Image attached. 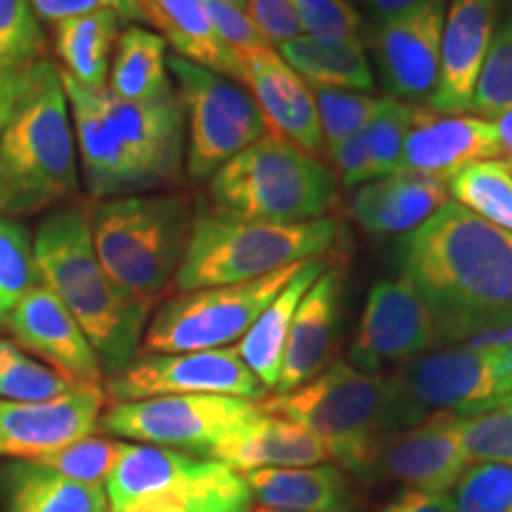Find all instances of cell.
Returning <instances> with one entry per match:
<instances>
[{
  "label": "cell",
  "mask_w": 512,
  "mask_h": 512,
  "mask_svg": "<svg viewBox=\"0 0 512 512\" xmlns=\"http://www.w3.org/2000/svg\"><path fill=\"white\" fill-rule=\"evenodd\" d=\"M437 323L439 344L512 332V233L446 202L396 256Z\"/></svg>",
  "instance_id": "1"
},
{
  "label": "cell",
  "mask_w": 512,
  "mask_h": 512,
  "mask_svg": "<svg viewBox=\"0 0 512 512\" xmlns=\"http://www.w3.org/2000/svg\"><path fill=\"white\" fill-rule=\"evenodd\" d=\"M60 74L83 181L95 200L181 181L185 119L174 86L150 100H121L107 88L93 91Z\"/></svg>",
  "instance_id": "2"
},
{
  "label": "cell",
  "mask_w": 512,
  "mask_h": 512,
  "mask_svg": "<svg viewBox=\"0 0 512 512\" xmlns=\"http://www.w3.org/2000/svg\"><path fill=\"white\" fill-rule=\"evenodd\" d=\"M31 242L41 283L72 313L98 354L102 373L124 370L138 354L152 304L121 290L102 268L86 211H50Z\"/></svg>",
  "instance_id": "3"
},
{
  "label": "cell",
  "mask_w": 512,
  "mask_h": 512,
  "mask_svg": "<svg viewBox=\"0 0 512 512\" xmlns=\"http://www.w3.org/2000/svg\"><path fill=\"white\" fill-rule=\"evenodd\" d=\"M79 190L76 136L62 74L46 57L22 69L0 133V214L29 216Z\"/></svg>",
  "instance_id": "4"
},
{
  "label": "cell",
  "mask_w": 512,
  "mask_h": 512,
  "mask_svg": "<svg viewBox=\"0 0 512 512\" xmlns=\"http://www.w3.org/2000/svg\"><path fill=\"white\" fill-rule=\"evenodd\" d=\"M339 238L337 223L316 219L306 223H268L202 209L192 228L174 283L181 292L238 285L264 278L299 261L320 259Z\"/></svg>",
  "instance_id": "5"
},
{
  "label": "cell",
  "mask_w": 512,
  "mask_h": 512,
  "mask_svg": "<svg viewBox=\"0 0 512 512\" xmlns=\"http://www.w3.org/2000/svg\"><path fill=\"white\" fill-rule=\"evenodd\" d=\"M259 408L306 427L325 446L328 458L363 479L382 441L396 434L392 380L344 361L332 363L292 392L273 394Z\"/></svg>",
  "instance_id": "6"
},
{
  "label": "cell",
  "mask_w": 512,
  "mask_h": 512,
  "mask_svg": "<svg viewBox=\"0 0 512 512\" xmlns=\"http://www.w3.org/2000/svg\"><path fill=\"white\" fill-rule=\"evenodd\" d=\"M185 195H124L95 204L93 247L121 290L152 304L176 278L192 228Z\"/></svg>",
  "instance_id": "7"
},
{
  "label": "cell",
  "mask_w": 512,
  "mask_h": 512,
  "mask_svg": "<svg viewBox=\"0 0 512 512\" xmlns=\"http://www.w3.org/2000/svg\"><path fill=\"white\" fill-rule=\"evenodd\" d=\"M214 207L268 223L325 219L335 204V176L318 157L266 131L209 178Z\"/></svg>",
  "instance_id": "8"
},
{
  "label": "cell",
  "mask_w": 512,
  "mask_h": 512,
  "mask_svg": "<svg viewBox=\"0 0 512 512\" xmlns=\"http://www.w3.org/2000/svg\"><path fill=\"white\" fill-rule=\"evenodd\" d=\"M176 95L188 121L185 171L195 183L209 181L228 159L240 155L268 131L261 110L245 86L200 64L171 55Z\"/></svg>",
  "instance_id": "9"
},
{
  "label": "cell",
  "mask_w": 512,
  "mask_h": 512,
  "mask_svg": "<svg viewBox=\"0 0 512 512\" xmlns=\"http://www.w3.org/2000/svg\"><path fill=\"white\" fill-rule=\"evenodd\" d=\"M299 266L302 261L247 283L181 292L145 328V354H188L240 342Z\"/></svg>",
  "instance_id": "10"
},
{
  "label": "cell",
  "mask_w": 512,
  "mask_h": 512,
  "mask_svg": "<svg viewBox=\"0 0 512 512\" xmlns=\"http://www.w3.org/2000/svg\"><path fill=\"white\" fill-rule=\"evenodd\" d=\"M394 430L403 432L439 413L479 415L501 408L494 347H460L422 354L389 375Z\"/></svg>",
  "instance_id": "11"
},
{
  "label": "cell",
  "mask_w": 512,
  "mask_h": 512,
  "mask_svg": "<svg viewBox=\"0 0 512 512\" xmlns=\"http://www.w3.org/2000/svg\"><path fill=\"white\" fill-rule=\"evenodd\" d=\"M259 413V403L238 396H155L114 403L100 418V427L107 434L140 444L188 448L207 456L211 448Z\"/></svg>",
  "instance_id": "12"
},
{
  "label": "cell",
  "mask_w": 512,
  "mask_h": 512,
  "mask_svg": "<svg viewBox=\"0 0 512 512\" xmlns=\"http://www.w3.org/2000/svg\"><path fill=\"white\" fill-rule=\"evenodd\" d=\"M107 394L114 401H140L155 396L216 394L256 401L264 384L240 361L235 349L188 351V354H143L124 370L110 375Z\"/></svg>",
  "instance_id": "13"
},
{
  "label": "cell",
  "mask_w": 512,
  "mask_h": 512,
  "mask_svg": "<svg viewBox=\"0 0 512 512\" xmlns=\"http://www.w3.org/2000/svg\"><path fill=\"white\" fill-rule=\"evenodd\" d=\"M439 344L430 306L406 278L380 280L368 294L366 309L351 342V366L380 375L403 366Z\"/></svg>",
  "instance_id": "14"
},
{
  "label": "cell",
  "mask_w": 512,
  "mask_h": 512,
  "mask_svg": "<svg viewBox=\"0 0 512 512\" xmlns=\"http://www.w3.org/2000/svg\"><path fill=\"white\" fill-rule=\"evenodd\" d=\"M463 415L439 413L382 441L366 479L399 482L403 491L446 496L467 470L460 444Z\"/></svg>",
  "instance_id": "15"
},
{
  "label": "cell",
  "mask_w": 512,
  "mask_h": 512,
  "mask_svg": "<svg viewBox=\"0 0 512 512\" xmlns=\"http://www.w3.org/2000/svg\"><path fill=\"white\" fill-rule=\"evenodd\" d=\"M501 10L503 0H451L446 5L439 81L430 98L432 112L465 114L472 110Z\"/></svg>",
  "instance_id": "16"
},
{
  "label": "cell",
  "mask_w": 512,
  "mask_h": 512,
  "mask_svg": "<svg viewBox=\"0 0 512 512\" xmlns=\"http://www.w3.org/2000/svg\"><path fill=\"white\" fill-rule=\"evenodd\" d=\"M102 403L100 384H79L53 401H0V456L36 460L91 437Z\"/></svg>",
  "instance_id": "17"
},
{
  "label": "cell",
  "mask_w": 512,
  "mask_h": 512,
  "mask_svg": "<svg viewBox=\"0 0 512 512\" xmlns=\"http://www.w3.org/2000/svg\"><path fill=\"white\" fill-rule=\"evenodd\" d=\"M444 15L446 0H427L377 22V60L396 98L430 100L437 91Z\"/></svg>",
  "instance_id": "18"
},
{
  "label": "cell",
  "mask_w": 512,
  "mask_h": 512,
  "mask_svg": "<svg viewBox=\"0 0 512 512\" xmlns=\"http://www.w3.org/2000/svg\"><path fill=\"white\" fill-rule=\"evenodd\" d=\"M24 349L46 358L50 368L76 384H100L102 366L72 313L46 285H36L5 318Z\"/></svg>",
  "instance_id": "19"
},
{
  "label": "cell",
  "mask_w": 512,
  "mask_h": 512,
  "mask_svg": "<svg viewBox=\"0 0 512 512\" xmlns=\"http://www.w3.org/2000/svg\"><path fill=\"white\" fill-rule=\"evenodd\" d=\"M238 83L254 98L268 131L302 147L311 157L325 155L311 86L280 57L278 50L240 57Z\"/></svg>",
  "instance_id": "20"
},
{
  "label": "cell",
  "mask_w": 512,
  "mask_h": 512,
  "mask_svg": "<svg viewBox=\"0 0 512 512\" xmlns=\"http://www.w3.org/2000/svg\"><path fill=\"white\" fill-rule=\"evenodd\" d=\"M501 157L491 119L439 114L415 107L413 126L403 145L401 171L448 181L467 164Z\"/></svg>",
  "instance_id": "21"
},
{
  "label": "cell",
  "mask_w": 512,
  "mask_h": 512,
  "mask_svg": "<svg viewBox=\"0 0 512 512\" xmlns=\"http://www.w3.org/2000/svg\"><path fill=\"white\" fill-rule=\"evenodd\" d=\"M342 313V271L325 268L309 287L292 318L275 394L292 392L330 366Z\"/></svg>",
  "instance_id": "22"
},
{
  "label": "cell",
  "mask_w": 512,
  "mask_h": 512,
  "mask_svg": "<svg viewBox=\"0 0 512 512\" xmlns=\"http://www.w3.org/2000/svg\"><path fill=\"white\" fill-rule=\"evenodd\" d=\"M207 456L245 475L268 467L320 465L328 458V451L306 427L261 411L211 448Z\"/></svg>",
  "instance_id": "23"
},
{
  "label": "cell",
  "mask_w": 512,
  "mask_h": 512,
  "mask_svg": "<svg viewBox=\"0 0 512 512\" xmlns=\"http://www.w3.org/2000/svg\"><path fill=\"white\" fill-rule=\"evenodd\" d=\"M448 202L444 181L432 176L396 171L375 178L354 195L351 211L363 228L375 235L411 233Z\"/></svg>",
  "instance_id": "24"
},
{
  "label": "cell",
  "mask_w": 512,
  "mask_h": 512,
  "mask_svg": "<svg viewBox=\"0 0 512 512\" xmlns=\"http://www.w3.org/2000/svg\"><path fill=\"white\" fill-rule=\"evenodd\" d=\"M325 268H328V264H325L323 256L320 259L302 261V266L294 271L290 283L275 294L273 302L261 311V316L254 320L252 328L233 347L235 354L240 356V361L252 370L256 380L264 384L266 392H273L275 384H278L285 342L287 335H290L297 306Z\"/></svg>",
  "instance_id": "25"
},
{
  "label": "cell",
  "mask_w": 512,
  "mask_h": 512,
  "mask_svg": "<svg viewBox=\"0 0 512 512\" xmlns=\"http://www.w3.org/2000/svg\"><path fill=\"white\" fill-rule=\"evenodd\" d=\"M247 486L264 508L297 512H354L349 484L335 465L268 467L245 472Z\"/></svg>",
  "instance_id": "26"
},
{
  "label": "cell",
  "mask_w": 512,
  "mask_h": 512,
  "mask_svg": "<svg viewBox=\"0 0 512 512\" xmlns=\"http://www.w3.org/2000/svg\"><path fill=\"white\" fill-rule=\"evenodd\" d=\"M143 17L162 31L166 46L183 60L238 81V60L223 46L204 0H138Z\"/></svg>",
  "instance_id": "27"
},
{
  "label": "cell",
  "mask_w": 512,
  "mask_h": 512,
  "mask_svg": "<svg viewBox=\"0 0 512 512\" xmlns=\"http://www.w3.org/2000/svg\"><path fill=\"white\" fill-rule=\"evenodd\" d=\"M5 512H110L107 491L57 475L36 460L5 467Z\"/></svg>",
  "instance_id": "28"
},
{
  "label": "cell",
  "mask_w": 512,
  "mask_h": 512,
  "mask_svg": "<svg viewBox=\"0 0 512 512\" xmlns=\"http://www.w3.org/2000/svg\"><path fill=\"white\" fill-rule=\"evenodd\" d=\"M202 460L176 448L150 444H124L119 463L107 477L110 512H117L140 496L176 491L195 475Z\"/></svg>",
  "instance_id": "29"
},
{
  "label": "cell",
  "mask_w": 512,
  "mask_h": 512,
  "mask_svg": "<svg viewBox=\"0 0 512 512\" xmlns=\"http://www.w3.org/2000/svg\"><path fill=\"white\" fill-rule=\"evenodd\" d=\"M121 17L112 10L88 12L55 24V50L69 74L81 86L107 88L110 57L117 46Z\"/></svg>",
  "instance_id": "30"
},
{
  "label": "cell",
  "mask_w": 512,
  "mask_h": 512,
  "mask_svg": "<svg viewBox=\"0 0 512 512\" xmlns=\"http://www.w3.org/2000/svg\"><path fill=\"white\" fill-rule=\"evenodd\" d=\"M278 53L309 86L356 93H370L375 88L363 43H335L302 34L280 46Z\"/></svg>",
  "instance_id": "31"
},
{
  "label": "cell",
  "mask_w": 512,
  "mask_h": 512,
  "mask_svg": "<svg viewBox=\"0 0 512 512\" xmlns=\"http://www.w3.org/2000/svg\"><path fill=\"white\" fill-rule=\"evenodd\" d=\"M166 41L155 31L128 27L117 38L107 91L121 100H150L174 83L166 67Z\"/></svg>",
  "instance_id": "32"
},
{
  "label": "cell",
  "mask_w": 512,
  "mask_h": 512,
  "mask_svg": "<svg viewBox=\"0 0 512 512\" xmlns=\"http://www.w3.org/2000/svg\"><path fill=\"white\" fill-rule=\"evenodd\" d=\"M446 188L460 207L512 233V166L508 159L494 157L467 164L448 178Z\"/></svg>",
  "instance_id": "33"
},
{
  "label": "cell",
  "mask_w": 512,
  "mask_h": 512,
  "mask_svg": "<svg viewBox=\"0 0 512 512\" xmlns=\"http://www.w3.org/2000/svg\"><path fill=\"white\" fill-rule=\"evenodd\" d=\"M79 387L57 370L34 361L10 339H0V401H53Z\"/></svg>",
  "instance_id": "34"
},
{
  "label": "cell",
  "mask_w": 512,
  "mask_h": 512,
  "mask_svg": "<svg viewBox=\"0 0 512 512\" xmlns=\"http://www.w3.org/2000/svg\"><path fill=\"white\" fill-rule=\"evenodd\" d=\"M36 285H41V275L27 228L0 214V323Z\"/></svg>",
  "instance_id": "35"
},
{
  "label": "cell",
  "mask_w": 512,
  "mask_h": 512,
  "mask_svg": "<svg viewBox=\"0 0 512 512\" xmlns=\"http://www.w3.org/2000/svg\"><path fill=\"white\" fill-rule=\"evenodd\" d=\"M311 93L313 102H316L325 155L347 138L361 133L380 112L384 102V98H373L368 93L337 91V88L311 86Z\"/></svg>",
  "instance_id": "36"
},
{
  "label": "cell",
  "mask_w": 512,
  "mask_h": 512,
  "mask_svg": "<svg viewBox=\"0 0 512 512\" xmlns=\"http://www.w3.org/2000/svg\"><path fill=\"white\" fill-rule=\"evenodd\" d=\"M415 107L396 98H384L380 112L363 128V140L368 145L373 178H382L401 171L403 145L413 126Z\"/></svg>",
  "instance_id": "37"
},
{
  "label": "cell",
  "mask_w": 512,
  "mask_h": 512,
  "mask_svg": "<svg viewBox=\"0 0 512 512\" xmlns=\"http://www.w3.org/2000/svg\"><path fill=\"white\" fill-rule=\"evenodd\" d=\"M121 451H124L121 441L83 437L74 444L36 458V463L50 467L57 475L72 479V482L102 486V482H107V477L112 475L114 465L119 463Z\"/></svg>",
  "instance_id": "38"
},
{
  "label": "cell",
  "mask_w": 512,
  "mask_h": 512,
  "mask_svg": "<svg viewBox=\"0 0 512 512\" xmlns=\"http://www.w3.org/2000/svg\"><path fill=\"white\" fill-rule=\"evenodd\" d=\"M512 107V5L498 22L494 43L479 76L472 110L484 119H494Z\"/></svg>",
  "instance_id": "39"
},
{
  "label": "cell",
  "mask_w": 512,
  "mask_h": 512,
  "mask_svg": "<svg viewBox=\"0 0 512 512\" xmlns=\"http://www.w3.org/2000/svg\"><path fill=\"white\" fill-rule=\"evenodd\" d=\"M448 498L453 512H512V465L467 467Z\"/></svg>",
  "instance_id": "40"
},
{
  "label": "cell",
  "mask_w": 512,
  "mask_h": 512,
  "mask_svg": "<svg viewBox=\"0 0 512 512\" xmlns=\"http://www.w3.org/2000/svg\"><path fill=\"white\" fill-rule=\"evenodd\" d=\"M460 444L467 463L512 465V403L460 418Z\"/></svg>",
  "instance_id": "41"
},
{
  "label": "cell",
  "mask_w": 512,
  "mask_h": 512,
  "mask_svg": "<svg viewBox=\"0 0 512 512\" xmlns=\"http://www.w3.org/2000/svg\"><path fill=\"white\" fill-rule=\"evenodd\" d=\"M46 38L29 0H0V64L27 67L41 60Z\"/></svg>",
  "instance_id": "42"
},
{
  "label": "cell",
  "mask_w": 512,
  "mask_h": 512,
  "mask_svg": "<svg viewBox=\"0 0 512 512\" xmlns=\"http://www.w3.org/2000/svg\"><path fill=\"white\" fill-rule=\"evenodd\" d=\"M306 36L335 43H363V19L349 0H294Z\"/></svg>",
  "instance_id": "43"
},
{
  "label": "cell",
  "mask_w": 512,
  "mask_h": 512,
  "mask_svg": "<svg viewBox=\"0 0 512 512\" xmlns=\"http://www.w3.org/2000/svg\"><path fill=\"white\" fill-rule=\"evenodd\" d=\"M204 3H207V12L216 34H219L223 46L235 55V60L247 55L266 53V50H275L268 43V38L256 29L252 17L245 10L221 3V0H204Z\"/></svg>",
  "instance_id": "44"
},
{
  "label": "cell",
  "mask_w": 512,
  "mask_h": 512,
  "mask_svg": "<svg viewBox=\"0 0 512 512\" xmlns=\"http://www.w3.org/2000/svg\"><path fill=\"white\" fill-rule=\"evenodd\" d=\"M245 10L275 50L304 34L294 0H245Z\"/></svg>",
  "instance_id": "45"
},
{
  "label": "cell",
  "mask_w": 512,
  "mask_h": 512,
  "mask_svg": "<svg viewBox=\"0 0 512 512\" xmlns=\"http://www.w3.org/2000/svg\"><path fill=\"white\" fill-rule=\"evenodd\" d=\"M31 8L38 17L48 19V22H62V19L88 15V12L98 10H112L117 12L121 19H140L143 10H140L138 0H29Z\"/></svg>",
  "instance_id": "46"
},
{
  "label": "cell",
  "mask_w": 512,
  "mask_h": 512,
  "mask_svg": "<svg viewBox=\"0 0 512 512\" xmlns=\"http://www.w3.org/2000/svg\"><path fill=\"white\" fill-rule=\"evenodd\" d=\"M328 155L332 159V169H335L339 183L347 185V188H356V185H366L370 181H375L363 133H356V136L339 143L335 150L328 152Z\"/></svg>",
  "instance_id": "47"
},
{
  "label": "cell",
  "mask_w": 512,
  "mask_h": 512,
  "mask_svg": "<svg viewBox=\"0 0 512 512\" xmlns=\"http://www.w3.org/2000/svg\"><path fill=\"white\" fill-rule=\"evenodd\" d=\"M384 512H453L451 498L448 496H430L420 491H403Z\"/></svg>",
  "instance_id": "48"
},
{
  "label": "cell",
  "mask_w": 512,
  "mask_h": 512,
  "mask_svg": "<svg viewBox=\"0 0 512 512\" xmlns=\"http://www.w3.org/2000/svg\"><path fill=\"white\" fill-rule=\"evenodd\" d=\"M117 512H190V508L181 496L171 494V491H162V494L140 496Z\"/></svg>",
  "instance_id": "49"
},
{
  "label": "cell",
  "mask_w": 512,
  "mask_h": 512,
  "mask_svg": "<svg viewBox=\"0 0 512 512\" xmlns=\"http://www.w3.org/2000/svg\"><path fill=\"white\" fill-rule=\"evenodd\" d=\"M22 69L24 67H5L0 64V133H3L5 121L10 117L12 102L17 98L19 81H22Z\"/></svg>",
  "instance_id": "50"
},
{
  "label": "cell",
  "mask_w": 512,
  "mask_h": 512,
  "mask_svg": "<svg viewBox=\"0 0 512 512\" xmlns=\"http://www.w3.org/2000/svg\"><path fill=\"white\" fill-rule=\"evenodd\" d=\"M496 368H498V382H501V406H510L512 403V339L503 344H496Z\"/></svg>",
  "instance_id": "51"
},
{
  "label": "cell",
  "mask_w": 512,
  "mask_h": 512,
  "mask_svg": "<svg viewBox=\"0 0 512 512\" xmlns=\"http://www.w3.org/2000/svg\"><path fill=\"white\" fill-rule=\"evenodd\" d=\"M366 3L370 5V10H373L377 22H380V19L399 15V12L411 10L415 5L427 3V0H366Z\"/></svg>",
  "instance_id": "52"
},
{
  "label": "cell",
  "mask_w": 512,
  "mask_h": 512,
  "mask_svg": "<svg viewBox=\"0 0 512 512\" xmlns=\"http://www.w3.org/2000/svg\"><path fill=\"white\" fill-rule=\"evenodd\" d=\"M491 124L496 128L501 155H508V159L512 162V107L501 114H496V117L491 119Z\"/></svg>",
  "instance_id": "53"
},
{
  "label": "cell",
  "mask_w": 512,
  "mask_h": 512,
  "mask_svg": "<svg viewBox=\"0 0 512 512\" xmlns=\"http://www.w3.org/2000/svg\"><path fill=\"white\" fill-rule=\"evenodd\" d=\"M254 512H297V510H271V508H261V510H254Z\"/></svg>",
  "instance_id": "54"
},
{
  "label": "cell",
  "mask_w": 512,
  "mask_h": 512,
  "mask_svg": "<svg viewBox=\"0 0 512 512\" xmlns=\"http://www.w3.org/2000/svg\"><path fill=\"white\" fill-rule=\"evenodd\" d=\"M508 162H510V159H508ZM510 166H512V162H510Z\"/></svg>",
  "instance_id": "55"
}]
</instances>
